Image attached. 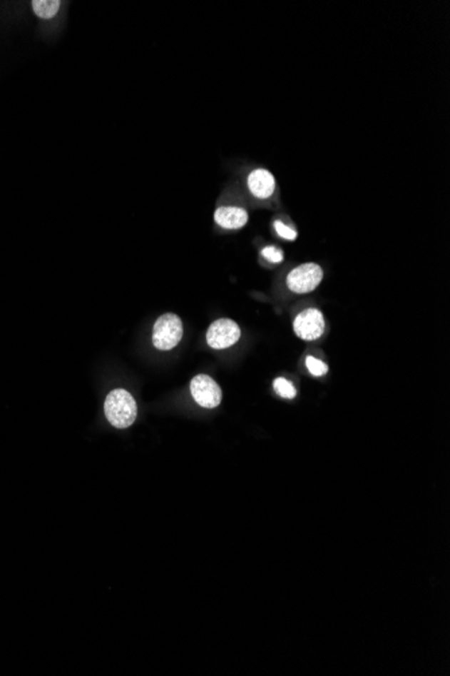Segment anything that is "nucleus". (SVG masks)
<instances>
[{
  "mask_svg": "<svg viewBox=\"0 0 450 676\" xmlns=\"http://www.w3.org/2000/svg\"><path fill=\"white\" fill-rule=\"evenodd\" d=\"M104 412L111 425L123 430L134 424L138 408L131 393L124 389H115L106 398Z\"/></svg>",
  "mask_w": 450,
  "mask_h": 676,
  "instance_id": "f257e3e1",
  "label": "nucleus"
},
{
  "mask_svg": "<svg viewBox=\"0 0 450 676\" xmlns=\"http://www.w3.org/2000/svg\"><path fill=\"white\" fill-rule=\"evenodd\" d=\"M262 256L272 263H280L283 261V251L278 247L267 246L262 250Z\"/></svg>",
  "mask_w": 450,
  "mask_h": 676,
  "instance_id": "ddd939ff",
  "label": "nucleus"
},
{
  "mask_svg": "<svg viewBox=\"0 0 450 676\" xmlns=\"http://www.w3.org/2000/svg\"><path fill=\"white\" fill-rule=\"evenodd\" d=\"M190 392L195 403L203 408L213 409L220 405L223 394L219 385L205 374H198L190 382Z\"/></svg>",
  "mask_w": 450,
  "mask_h": 676,
  "instance_id": "423d86ee",
  "label": "nucleus"
},
{
  "mask_svg": "<svg viewBox=\"0 0 450 676\" xmlns=\"http://www.w3.org/2000/svg\"><path fill=\"white\" fill-rule=\"evenodd\" d=\"M240 339V327L231 319L213 321L207 333L208 345L215 350H224L237 343Z\"/></svg>",
  "mask_w": 450,
  "mask_h": 676,
  "instance_id": "20e7f679",
  "label": "nucleus"
},
{
  "mask_svg": "<svg viewBox=\"0 0 450 676\" xmlns=\"http://www.w3.org/2000/svg\"><path fill=\"white\" fill-rule=\"evenodd\" d=\"M274 389H275V392L280 394V397H283V398L292 400V398H294V397L297 395V390H295V388L292 386V382H289L287 380H285V378H277V380L274 381Z\"/></svg>",
  "mask_w": 450,
  "mask_h": 676,
  "instance_id": "9d476101",
  "label": "nucleus"
},
{
  "mask_svg": "<svg viewBox=\"0 0 450 676\" xmlns=\"http://www.w3.org/2000/svg\"><path fill=\"white\" fill-rule=\"evenodd\" d=\"M60 0H34L31 1V10L39 19H53L61 9Z\"/></svg>",
  "mask_w": 450,
  "mask_h": 676,
  "instance_id": "1a4fd4ad",
  "label": "nucleus"
},
{
  "mask_svg": "<svg viewBox=\"0 0 450 676\" xmlns=\"http://www.w3.org/2000/svg\"><path fill=\"white\" fill-rule=\"evenodd\" d=\"M247 185L251 193L257 198H268L275 191V178L266 169H255L248 174Z\"/></svg>",
  "mask_w": 450,
  "mask_h": 676,
  "instance_id": "0eeeda50",
  "label": "nucleus"
},
{
  "mask_svg": "<svg viewBox=\"0 0 450 676\" xmlns=\"http://www.w3.org/2000/svg\"><path fill=\"white\" fill-rule=\"evenodd\" d=\"M294 331L302 340H317L325 331V319L322 312L316 308L305 309L294 321Z\"/></svg>",
  "mask_w": 450,
  "mask_h": 676,
  "instance_id": "39448f33",
  "label": "nucleus"
},
{
  "mask_svg": "<svg viewBox=\"0 0 450 676\" xmlns=\"http://www.w3.org/2000/svg\"><path fill=\"white\" fill-rule=\"evenodd\" d=\"M274 227H275V231L277 234L280 235V238L286 239V241H295L297 239V231L286 226L283 221H274Z\"/></svg>",
  "mask_w": 450,
  "mask_h": 676,
  "instance_id": "f8f14e48",
  "label": "nucleus"
},
{
  "mask_svg": "<svg viewBox=\"0 0 450 676\" xmlns=\"http://www.w3.org/2000/svg\"><path fill=\"white\" fill-rule=\"evenodd\" d=\"M322 278H324L322 269L317 263L309 262V263L297 266L289 273L287 286L294 293L305 295L317 289V286L321 283Z\"/></svg>",
  "mask_w": 450,
  "mask_h": 676,
  "instance_id": "7ed1b4c3",
  "label": "nucleus"
},
{
  "mask_svg": "<svg viewBox=\"0 0 450 676\" xmlns=\"http://www.w3.org/2000/svg\"><path fill=\"white\" fill-rule=\"evenodd\" d=\"M183 326L181 319L174 313L162 315L154 324L153 343L157 350L169 351L183 339Z\"/></svg>",
  "mask_w": 450,
  "mask_h": 676,
  "instance_id": "f03ea898",
  "label": "nucleus"
},
{
  "mask_svg": "<svg viewBox=\"0 0 450 676\" xmlns=\"http://www.w3.org/2000/svg\"><path fill=\"white\" fill-rule=\"evenodd\" d=\"M306 368L315 377H321V375H325L328 373V366L317 358H306Z\"/></svg>",
  "mask_w": 450,
  "mask_h": 676,
  "instance_id": "9b49d317",
  "label": "nucleus"
},
{
  "mask_svg": "<svg viewBox=\"0 0 450 676\" xmlns=\"http://www.w3.org/2000/svg\"><path fill=\"white\" fill-rule=\"evenodd\" d=\"M215 221L227 230H239L248 221V213L240 207H220L215 212Z\"/></svg>",
  "mask_w": 450,
  "mask_h": 676,
  "instance_id": "6e6552de",
  "label": "nucleus"
}]
</instances>
